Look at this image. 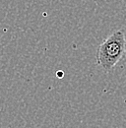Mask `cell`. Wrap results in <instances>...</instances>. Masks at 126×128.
I'll list each match as a JSON object with an SVG mask.
<instances>
[{
  "mask_svg": "<svg viewBox=\"0 0 126 128\" xmlns=\"http://www.w3.org/2000/svg\"><path fill=\"white\" fill-rule=\"evenodd\" d=\"M125 53V34L123 31H116L108 36L98 46L96 51V63L108 72L124 57Z\"/></svg>",
  "mask_w": 126,
  "mask_h": 128,
  "instance_id": "6da1fadb",
  "label": "cell"
}]
</instances>
